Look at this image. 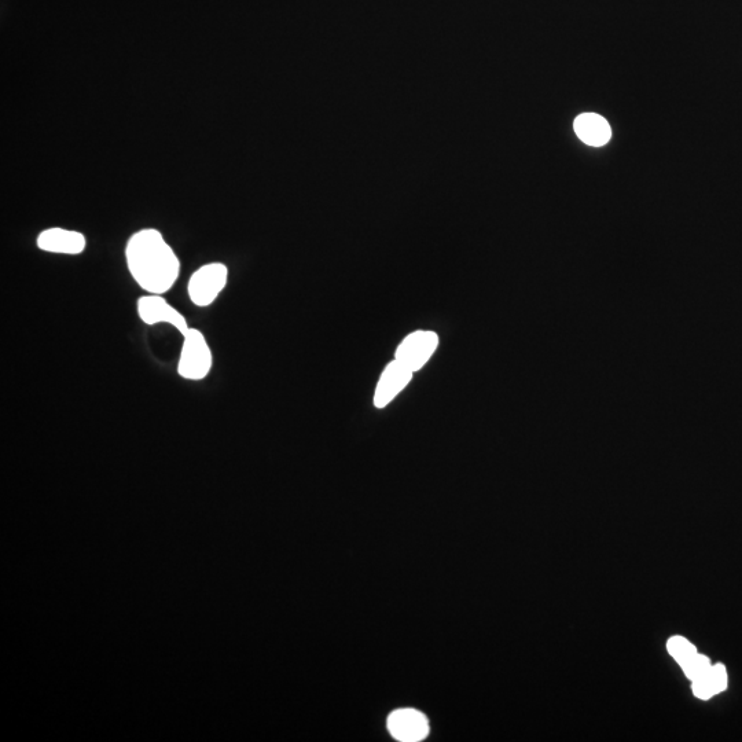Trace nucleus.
<instances>
[{
  "label": "nucleus",
  "instance_id": "f257e3e1",
  "mask_svg": "<svg viewBox=\"0 0 742 742\" xmlns=\"http://www.w3.org/2000/svg\"><path fill=\"white\" fill-rule=\"evenodd\" d=\"M126 260L135 284L150 295L170 292L181 274V260L156 229H143L131 235Z\"/></svg>",
  "mask_w": 742,
  "mask_h": 742
},
{
  "label": "nucleus",
  "instance_id": "f03ea898",
  "mask_svg": "<svg viewBox=\"0 0 742 742\" xmlns=\"http://www.w3.org/2000/svg\"><path fill=\"white\" fill-rule=\"evenodd\" d=\"M179 354L178 376L187 381H202L211 374L213 352L207 337L200 329L190 328L183 334Z\"/></svg>",
  "mask_w": 742,
  "mask_h": 742
},
{
  "label": "nucleus",
  "instance_id": "7ed1b4c3",
  "mask_svg": "<svg viewBox=\"0 0 742 742\" xmlns=\"http://www.w3.org/2000/svg\"><path fill=\"white\" fill-rule=\"evenodd\" d=\"M229 282V268L226 264L215 262L201 266L191 274L187 282V296L198 308L211 307L222 295Z\"/></svg>",
  "mask_w": 742,
  "mask_h": 742
},
{
  "label": "nucleus",
  "instance_id": "20e7f679",
  "mask_svg": "<svg viewBox=\"0 0 742 742\" xmlns=\"http://www.w3.org/2000/svg\"><path fill=\"white\" fill-rule=\"evenodd\" d=\"M439 347V336L435 332L418 330L409 334L395 352V361L413 371L421 370Z\"/></svg>",
  "mask_w": 742,
  "mask_h": 742
},
{
  "label": "nucleus",
  "instance_id": "39448f33",
  "mask_svg": "<svg viewBox=\"0 0 742 742\" xmlns=\"http://www.w3.org/2000/svg\"><path fill=\"white\" fill-rule=\"evenodd\" d=\"M138 317L145 325L154 326L167 323L179 333L185 334L190 329L189 323L182 312L171 306L163 295H148L139 297L137 301Z\"/></svg>",
  "mask_w": 742,
  "mask_h": 742
},
{
  "label": "nucleus",
  "instance_id": "423d86ee",
  "mask_svg": "<svg viewBox=\"0 0 742 742\" xmlns=\"http://www.w3.org/2000/svg\"><path fill=\"white\" fill-rule=\"evenodd\" d=\"M36 245L43 252L77 256L86 251L87 240L79 231L51 227L38 235Z\"/></svg>",
  "mask_w": 742,
  "mask_h": 742
},
{
  "label": "nucleus",
  "instance_id": "0eeeda50",
  "mask_svg": "<svg viewBox=\"0 0 742 742\" xmlns=\"http://www.w3.org/2000/svg\"><path fill=\"white\" fill-rule=\"evenodd\" d=\"M388 729L392 737L398 741L418 742L428 736L429 723L420 711L407 708V710L393 712L389 716Z\"/></svg>",
  "mask_w": 742,
  "mask_h": 742
},
{
  "label": "nucleus",
  "instance_id": "6e6552de",
  "mask_svg": "<svg viewBox=\"0 0 742 742\" xmlns=\"http://www.w3.org/2000/svg\"><path fill=\"white\" fill-rule=\"evenodd\" d=\"M413 374V371L398 361L389 363L378 380L376 393H374V406L377 409L387 407L409 385Z\"/></svg>",
  "mask_w": 742,
  "mask_h": 742
},
{
  "label": "nucleus",
  "instance_id": "1a4fd4ad",
  "mask_svg": "<svg viewBox=\"0 0 742 742\" xmlns=\"http://www.w3.org/2000/svg\"><path fill=\"white\" fill-rule=\"evenodd\" d=\"M576 135L580 138V141L586 143V145L594 146V148H601L611 141L612 130L609 126L608 121L602 116L594 115V113H586V115H580L575 120Z\"/></svg>",
  "mask_w": 742,
  "mask_h": 742
},
{
  "label": "nucleus",
  "instance_id": "9d476101",
  "mask_svg": "<svg viewBox=\"0 0 742 742\" xmlns=\"http://www.w3.org/2000/svg\"><path fill=\"white\" fill-rule=\"evenodd\" d=\"M726 685V668L722 664H718V666L711 667L708 672H705L703 677L693 681V693L699 699L707 700L714 696V694L725 690Z\"/></svg>",
  "mask_w": 742,
  "mask_h": 742
},
{
  "label": "nucleus",
  "instance_id": "9b49d317",
  "mask_svg": "<svg viewBox=\"0 0 742 742\" xmlns=\"http://www.w3.org/2000/svg\"><path fill=\"white\" fill-rule=\"evenodd\" d=\"M667 646L668 652L671 653L672 657H674L681 666H685L693 656L697 655L696 648L690 644L688 639L682 637L671 638L670 641H668Z\"/></svg>",
  "mask_w": 742,
  "mask_h": 742
},
{
  "label": "nucleus",
  "instance_id": "f8f14e48",
  "mask_svg": "<svg viewBox=\"0 0 742 742\" xmlns=\"http://www.w3.org/2000/svg\"><path fill=\"white\" fill-rule=\"evenodd\" d=\"M683 670H685L686 677L690 679V681H696V679H699L700 677H703L705 672H708L710 670L711 661L708 659V657L696 655L693 656L692 659L688 661V663L685 664V666H682Z\"/></svg>",
  "mask_w": 742,
  "mask_h": 742
}]
</instances>
